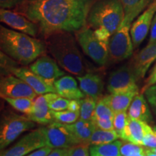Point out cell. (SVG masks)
<instances>
[{"label":"cell","mask_w":156,"mask_h":156,"mask_svg":"<svg viewBox=\"0 0 156 156\" xmlns=\"http://www.w3.org/2000/svg\"><path fill=\"white\" fill-rule=\"evenodd\" d=\"M95 0H26L21 12L47 38L58 32H77L85 28Z\"/></svg>","instance_id":"1"},{"label":"cell","mask_w":156,"mask_h":156,"mask_svg":"<svg viewBox=\"0 0 156 156\" xmlns=\"http://www.w3.org/2000/svg\"><path fill=\"white\" fill-rule=\"evenodd\" d=\"M0 45L3 53L23 65L34 62L46 50V45L41 41L2 25L0 26Z\"/></svg>","instance_id":"2"},{"label":"cell","mask_w":156,"mask_h":156,"mask_svg":"<svg viewBox=\"0 0 156 156\" xmlns=\"http://www.w3.org/2000/svg\"><path fill=\"white\" fill-rule=\"evenodd\" d=\"M121 0H95L90 9L87 23L97 38L108 44L111 36L124 19Z\"/></svg>","instance_id":"3"},{"label":"cell","mask_w":156,"mask_h":156,"mask_svg":"<svg viewBox=\"0 0 156 156\" xmlns=\"http://www.w3.org/2000/svg\"><path fill=\"white\" fill-rule=\"evenodd\" d=\"M72 33L58 32L46 38V48L58 65L78 77L86 74V65Z\"/></svg>","instance_id":"4"},{"label":"cell","mask_w":156,"mask_h":156,"mask_svg":"<svg viewBox=\"0 0 156 156\" xmlns=\"http://www.w3.org/2000/svg\"><path fill=\"white\" fill-rule=\"evenodd\" d=\"M1 70L2 75H12L20 78L28 83L38 95L46 94L48 93H56L55 87L51 86L36 75L30 68L18 67L16 62L9 58L2 51L1 52Z\"/></svg>","instance_id":"5"},{"label":"cell","mask_w":156,"mask_h":156,"mask_svg":"<svg viewBox=\"0 0 156 156\" xmlns=\"http://www.w3.org/2000/svg\"><path fill=\"white\" fill-rule=\"evenodd\" d=\"M132 20L124 16V19L108 41L109 60L120 62L129 57L133 52V44L130 36Z\"/></svg>","instance_id":"6"},{"label":"cell","mask_w":156,"mask_h":156,"mask_svg":"<svg viewBox=\"0 0 156 156\" xmlns=\"http://www.w3.org/2000/svg\"><path fill=\"white\" fill-rule=\"evenodd\" d=\"M76 38L84 53L100 66L106 65L109 59L108 44L97 38L92 28L85 26L76 32Z\"/></svg>","instance_id":"7"},{"label":"cell","mask_w":156,"mask_h":156,"mask_svg":"<svg viewBox=\"0 0 156 156\" xmlns=\"http://www.w3.org/2000/svg\"><path fill=\"white\" fill-rule=\"evenodd\" d=\"M36 126V122L28 118L16 114H9L2 118L0 129V147H7L25 132Z\"/></svg>","instance_id":"8"},{"label":"cell","mask_w":156,"mask_h":156,"mask_svg":"<svg viewBox=\"0 0 156 156\" xmlns=\"http://www.w3.org/2000/svg\"><path fill=\"white\" fill-rule=\"evenodd\" d=\"M44 134L46 146L52 149L69 148L78 145L68 124L54 122L41 127Z\"/></svg>","instance_id":"9"},{"label":"cell","mask_w":156,"mask_h":156,"mask_svg":"<svg viewBox=\"0 0 156 156\" xmlns=\"http://www.w3.org/2000/svg\"><path fill=\"white\" fill-rule=\"evenodd\" d=\"M136 80L131 65H124L110 74L107 81V90L111 94L136 90H138Z\"/></svg>","instance_id":"10"},{"label":"cell","mask_w":156,"mask_h":156,"mask_svg":"<svg viewBox=\"0 0 156 156\" xmlns=\"http://www.w3.org/2000/svg\"><path fill=\"white\" fill-rule=\"evenodd\" d=\"M46 146L41 128H38L23 136L15 145L1 154V156H25Z\"/></svg>","instance_id":"11"},{"label":"cell","mask_w":156,"mask_h":156,"mask_svg":"<svg viewBox=\"0 0 156 156\" xmlns=\"http://www.w3.org/2000/svg\"><path fill=\"white\" fill-rule=\"evenodd\" d=\"M0 95L5 98H28L33 99L37 97V93L28 83L14 75H2L0 81Z\"/></svg>","instance_id":"12"},{"label":"cell","mask_w":156,"mask_h":156,"mask_svg":"<svg viewBox=\"0 0 156 156\" xmlns=\"http://www.w3.org/2000/svg\"><path fill=\"white\" fill-rule=\"evenodd\" d=\"M55 60L49 56L43 55L30 64L29 68L46 83L54 87V83L58 78L65 75Z\"/></svg>","instance_id":"13"},{"label":"cell","mask_w":156,"mask_h":156,"mask_svg":"<svg viewBox=\"0 0 156 156\" xmlns=\"http://www.w3.org/2000/svg\"><path fill=\"white\" fill-rule=\"evenodd\" d=\"M156 13V0H153L134 22L132 23L130 34L134 48H136L145 40L151 28L154 15Z\"/></svg>","instance_id":"14"},{"label":"cell","mask_w":156,"mask_h":156,"mask_svg":"<svg viewBox=\"0 0 156 156\" xmlns=\"http://www.w3.org/2000/svg\"><path fill=\"white\" fill-rule=\"evenodd\" d=\"M0 20L15 30L36 37L39 32L38 26L24 15L10 9H0Z\"/></svg>","instance_id":"15"},{"label":"cell","mask_w":156,"mask_h":156,"mask_svg":"<svg viewBox=\"0 0 156 156\" xmlns=\"http://www.w3.org/2000/svg\"><path fill=\"white\" fill-rule=\"evenodd\" d=\"M58 95L56 93H48L39 95L34 101V109L28 118L34 122L41 124H48L55 122L49 108L48 103L52 99L55 98Z\"/></svg>","instance_id":"16"},{"label":"cell","mask_w":156,"mask_h":156,"mask_svg":"<svg viewBox=\"0 0 156 156\" xmlns=\"http://www.w3.org/2000/svg\"><path fill=\"white\" fill-rule=\"evenodd\" d=\"M156 59V41L147 46L136 54L132 62L131 67L136 80L144 78L147 69Z\"/></svg>","instance_id":"17"},{"label":"cell","mask_w":156,"mask_h":156,"mask_svg":"<svg viewBox=\"0 0 156 156\" xmlns=\"http://www.w3.org/2000/svg\"><path fill=\"white\" fill-rule=\"evenodd\" d=\"M56 93L60 96L69 100H80L85 95L77 86V83L73 77L64 75L54 83Z\"/></svg>","instance_id":"18"},{"label":"cell","mask_w":156,"mask_h":156,"mask_svg":"<svg viewBox=\"0 0 156 156\" xmlns=\"http://www.w3.org/2000/svg\"><path fill=\"white\" fill-rule=\"evenodd\" d=\"M80 88L85 95L93 98L95 101L101 98V93L103 90V80L98 75L86 73L83 76H78Z\"/></svg>","instance_id":"19"},{"label":"cell","mask_w":156,"mask_h":156,"mask_svg":"<svg viewBox=\"0 0 156 156\" xmlns=\"http://www.w3.org/2000/svg\"><path fill=\"white\" fill-rule=\"evenodd\" d=\"M151 129L147 123L140 120L130 119L129 118L127 126L123 132L121 139L138 145H142L144 136L148 130Z\"/></svg>","instance_id":"20"},{"label":"cell","mask_w":156,"mask_h":156,"mask_svg":"<svg viewBox=\"0 0 156 156\" xmlns=\"http://www.w3.org/2000/svg\"><path fill=\"white\" fill-rule=\"evenodd\" d=\"M138 93L139 91L138 90H136L126 93L111 94L104 96L102 98L115 114L121 112H126L131 105L134 98Z\"/></svg>","instance_id":"21"},{"label":"cell","mask_w":156,"mask_h":156,"mask_svg":"<svg viewBox=\"0 0 156 156\" xmlns=\"http://www.w3.org/2000/svg\"><path fill=\"white\" fill-rule=\"evenodd\" d=\"M128 116L130 119L140 120L146 123L151 122L153 119L151 111L143 95L138 93L134 98L129 108Z\"/></svg>","instance_id":"22"},{"label":"cell","mask_w":156,"mask_h":156,"mask_svg":"<svg viewBox=\"0 0 156 156\" xmlns=\"http://www.w3.org/2000/svg\"><path fill=\"white\" fill-rule=\"evenodd\" d=\"M73 132L77 144H85L90 145V139L95 129V125L93 121L79 119L72 124H68Z\"/></svg>","instance_id":"23"},{"label":"cell","mask_w":156,"mask_h":156,"mask_svg":"<svg viewBox=\"0 0 156 156\" xmlns=\"http://www.w3.org/2000/svg\"><path fill=\"white\" fill-rule=\"evenodd\" d=\"M122 145V141L116 140L110 143L90 145V156H122L120 152Z\"/></svg>","instance_id":"24"},{"label":"cell","mask_w":156,"mask_h":156,"mask_svg":"<svg viewBox=\"0 0 156 156\" xmlns=\"http://www.w3.org/2000/svg\"><path fill=\"white\" fill-rule=\"evenodd\" d=\"M153 1V0H121L125 17H129L132 20Z\"/></svg>","instance_id":"25"},{"label":"cell","mask_w":156,"mask_h":156,"mask_svg":"<svg viewBox=\"0 0 156 156\" xmlns=\"http://www.w3.org/2000/svg\"><path fill=\"white\" fill-rule=\"evenodd\" d=\"M118 138H119V136L116 130H103L95 128L90 139V145L110 143L116 141Z\"/></svg>","instance_id":"26"},{"label":"cell","mask_w":156,"mask_h":156,"mask_svg":"<svg viewBox=\"0 0 156 156\" xmlns=\"http://www.w3.org/2000/svg\"><path fill=\"white\" fill-rule=\"evenodd\" d=\"M5 100L15 110L25 114L27 116L30 115L34 109V101L28 98H5Z\"/></svg>","instance_id":"27"},{"label":"cell","mask_w":156,"mask_h":156,"mask_svg":"<svg viewBox=\"0 0 156 156\" xmlns=\"http://www.w3.org/2000/svg\"><path fill=\"white\" fill-rule=\"evenodd\" d=\"M81 107L80 112V119L85 121H92L95 114L97 101L88 95L81 99Z\"/></svg>","instance_id":"28"},{"label":"cell","mask_w":156,"mask_h":156,"mask_svg":"<svg viewBox=\"0 0 156 156\" xmlns=\"http://www.w3.org/2000/svg\"><path fill=\"white\" fill-rule=\"evenodd\" d=\"M51 114L56 122L65 124H72L80 119V112H74L69 110L56 112L51 110Z\"/></svg>","instance_id":"29"},{"label":"cell","mask_w":156,"mask_h":156,"mask_svg":"<svg viewBox=\"0 0 156 156\" xmlns=\"http://www.w3.org/2000/svg\"><path fill=\"white\" fill-rule=\"evenodd\" d=\"M114 113L111 109L106 102L103 101V99H99L97 101L96 107H95V114L93 118H103V119H114Z\"/></svg>","instance_id":"30"},{"label":"cell","mask_w":156,"mask_h":156,"mask_svg":"<svg viewBox=\"0 0 156 156\" xmlns=\"http://www.w3.org/2000/svg\"><path fill=\"white\" fill-rule=\"evenodd\" d=\"M114 129L118 134L119 138L122 136L123 132L125 129L126 126H127L129 122V116L126 112H121L115 113L114 116Z\"/></svg>","instance_id":"31"},{"label":"cell","mask_w":156,"mask_h":156,"mask_svg":"<svg viewBox=\"0 0 156 156\" xmlns=\"http://www.w3.org/2000/svg\"><path fill=\"white\" fill-rule=\"evenodd\" d=\"M142 145H138L136 144L132 143V142H124L123 143L122 147H121L120 152L122 156H131L132 155L135 153H144L145 150L141 147Z\"/></svg>","instance_id":"32"},{"label":"cell","mask_w":156,"mask_h":156,"mask_svg":"<svg viewBox=\"0 0 156 156\" xmlns=\"http://www.w3.org/2000/svg\"><path fill=\"white\" fill-rule=\"evenodd\" d=\"M69 101H70L69 99L58 95L55 98L52 99L48 103V105H49L51 110L56 111V112H61V111L67 110Z\"/></svg>","instance_id":"33"},{"label":"cell","mask_w":156,"mask_h":156,"mask_svg":"<svg viewBox=\"0 0 156 156\" xmlns=\"http://www.w3.org/2000/svg\"><path fill=\"white\" fill-rule=\"evenodd\" d=\"M90 145L78 144L69 147L67 156H90Z\"/></svg>","instance_id":"34"},{"label":"cell","mask_w":156,"mask_h":156,"mask_svg":"<svg viewBox=\"0 0 156 156\" xmlns=\"http://www.w3.org/2000/svg\"><path fill=\"white\" fill-rule=\"evenodd\" d=\"M113 120L112 119L103 118H93L92 119L95 127L103 130H115Z\"/></svg>","instance_id":"35"},{"label":"cell","mask_w":156,"mask_h":156,"mask_svg":"<svg viewBox=\"0 0 156 156\" xmlns=\"http://www.w3.org/2000/svg\"><path fill=\"white\" fill-rule=\"evenodd\" d=\"M142 145L151 148H156V134L153 130V129H150L144 136Z\"/></svg>","instance_id":"36"},{"label":"cell","mask_w":156,"mask_h":156,"mask_svg":"<svg viewBox=\"0 0 156 156\" xmlns=\"http://www.w3.org/2000/svg\"><path fill=\"white\" fill-rule=\"evenodd\" d=\"M26 0H0V6L2 9H10L22 6Z\"/></svg>","instance_id":"37"},{"label":"cell","mask_w":156,"mask_h":156,"mask_svg":"<svg viewBox=\"0 0 156 156\" xmlns=\"http://www.w3.org/2000/svg\"><path fill=\"white\" fill-rule=\"evenodd\" d=\"M144 93L150 104L156 109V85L148 87Z\"/></svg>","instance_id":"38"},{"label":"cell","mask_w":156,"mask_h":156,"mask_svg":"<svg viewBox=\"0 0 156 156\" xmlns=\"http://www.w3.org/2000/svg\"><path fill=\"white\" fill-rule=\"evenodd\" d=\"M156 85V64L155 67H154L151 74L150 75L149 77H148L147 80L145 81V85H144L142 89V94L145 93V91L148 88V87H150L152 86V85Z\"/></svg>","instance_id":"39"},{"label":"cell","mask_w":156,"mask_h":156,"mask_svg":"<svg viewBox=\"0 0 156 156\" xmlns=\"http://www.w3.org/2000/svg\"><path fill=\"white\" fill-rule=\"evenodd\" d=\"M51 151L52 148L45 146V147L39 148L36 151L32 152V153H29L25 156H47Z\"/></svg>","instance_id":"40"},{"label":"cell","mask_w":156,"mask_h":156,"mask_svg":"<svg viewBox=\"0 0 156 156\" xmlns=\"http://www.w3.org/2000/svg\"><path fill=\"white\" fill-rule=\"evenodd\" d=\"M80 100H71L70 101L69 103V106H68L67 110L71 111V112H80V107H81Z\"/></svg>","instance_id":"41"},{"label":"cell","mask_w":156,"mask_h":156,"mask_svg":"<svg viewBox=\"0 0 156 156\" xmlns=\"http://www.w3.org/2000/svg\"><path fill=\"white\" fill-rule=\"evenodd\" d=\"M155 41H156V13L155 16H154L153 23H152V25H151V34H150L149 43H148V44H153V43Z\"/></svg>","instance_id":"42"},{"label":"cell","mask_w":156,"mask_h":156,"mask_svg":"<svg viewBox=\"0 0 156 156\" xmlns=\"http://www.w3.org/2000/svg\"><path fill=\"white\" fill-rule=\"evenodd\" d=\"M69 148H55L47 156H67Z\"/></svg>","instance_id":"43"},{"label":"cell","mask_w":156,"mask_h":156,"mask_svg":"<svg viewBox=\"0 0 156 156\" xmlns=\"http://www.w3.org/2000/svg\"><path fill=\"white\" fill-rule=\"evenodd\" d=\"M146 156H156V153H154L151 150H145Z\"/></svg>","instance_id":"44"},{"label":"cell","mask_w":156,"mask_h":156,"mask_svg":"<svg viewBox=\"0 0 156 156\" xmlns=\"http://www.w3.org/2000/svg\"><path fill=\"white\" fill-rule=\"evenodd\" d=\"M131 156H146V154H145V152H144V153H139L133 154V155H132Z\"/></svg>","instance_id":"45"},{"label":"cell","mask_w":156,"mask_h":156,"mask_svg":"<svg viewBox=\"0 0 156 156\" xmlns=\"http://www.w3.org/2000/svg\"><path fill=\"white\" fill-rule=\"evenodd\" d=\"M151 150L153 152H154V153H156V148H153V149H151Z\"/></svg>","instance_id":"46"},{"label":"cell","mask_w":156,"mask_h":156,"mask_svg":"<svg viewBox=\"0 0 156 156\" xmlns=\"http://www.w3.org/2000/svg\"><path fill=\"white\" fill-rule=\"evenodd\" d=\"M153 130H154V132H155V134H156V126H155V127L153 128Z\"/></svg>","instance_id":"47"}]
</instances>
